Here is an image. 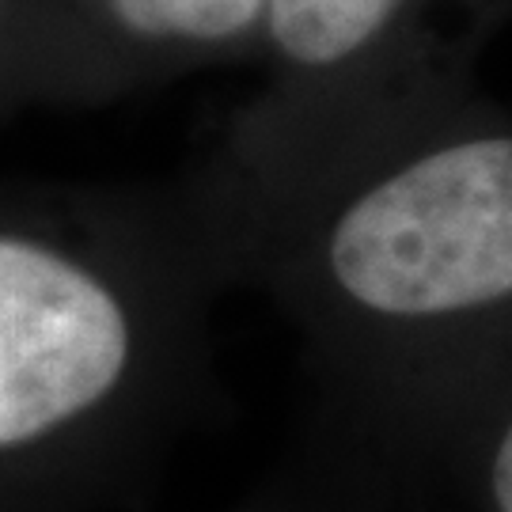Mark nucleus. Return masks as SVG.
Here are the masks:
<instances>
[{
  "mask_svg": "<svg viewBox=\"0 0 512 512\" xmlns=\"http://www.w3.org/2000/svg\"><path fill=\"white\" fill-rule=\"evenodd\" d=\"M228 289H258L338 395L509 410L512 118L478 76L183 175Z\"/></svg>",
  "mask_w": 512,
  "mask_h": 512,
  "instance_id": "nucleus-1",
  "label": "nucleus"
},
{
  "mask_svg": "<svg viewBox=\"0 0 512 512\" xmlns=\"http://www.w3.org/2000/svg\"><path fill=\"white\" fill-rule=\"evenodd\" d=\"M224 293L183 175L0 179V478L114 448L186 399Z\"/></svg>",
  "mask_w": 512,
  "mask_h": 512,
  "instance_id": "nucleus-2",
  "label": "nucleus"
},
{
  "mask_svg": "<svg viewBox=\"0 0 512 512\" xmlns=\"http://www.w3.org/2000/svg\"><path fill=\"white\" fill-rule=\"evenodd\" d=\"M509 0H262V84L220 129V152H255L437 84L478 76Z\"/></svg>",
  "mask_w": 512,
  "mask_h": 512,
  "instance_id": "nucleus-3",
  "label": "nucleus"
},
{
  "mask_svg": "<svg viewBox=\"0 0 512 512\" xmlns=\"http://www.w3.org/2000/svg\"><path fill=\"white\" fill-rule=\"evenodd\" d=\"M122 92L255 57L262 0H61Z\"/></svg>",
  "mask_w": 512,
  "mask_h": 512,
  "instance_id": "nucleus-4",
  "label": "nucleus"
},
{
  "mask_svg": "<svg viewBox=\"0 0 512 512\" xmlns=\"http://www.w3.org/2000/svg\"><path fill=\"white\" fill-rule=\"evenodd\" d=\"M122 95L61 0H0V122L42 107H103Z\"/></svg>",
  "mask_w": 512,
  "mask_h": 512,
  "instance_id": "nucleus-5",
  "label": "nucleus"
}]
</instances>
